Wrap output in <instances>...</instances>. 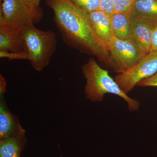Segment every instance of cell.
<instances>
[{"instance_id": "277c9868", "label": "cell", "mask_w": 157, "mask_h": 157, "mask_svg": "<svg viewBox=\"0 0 157 157\" xmlns=\"http://www.w3.org/2000/svg\"><path fill=\"white\" fill-rule=\"evenodd\" d=\"M43 15L40 7H32L23 0H1L0 29L21 30L26 25L39 22Z\"/></svg>"}, {"instance_id": "ac0fdd59", "label": "cell", "mask_w": 157, "mask_h": 157, "mask_svg": "<svg viewBox=\"0 0 157 157\" xmlns=\"http://www.w3.org/2000/svg\"><path fill=\"white\" fill-rule=\"evenodd\" d=\"M140 86H156L157 87V72L152 76L141 80L137 83Z\"/></svg>"}, {"instance_id": "7c38bea8", "label": "cell", "mask_w": 157, "mask_h": 157, "mask_svg": "<svg viewBox=\"0 0 157 157\" xmlns=\"http://www.w3.org/2000/svg\"><path fill=\"white\" fill-rule=\"evenodd\" d=\"M21 30H9L0 29V52H26Z\"/></svg>"}, {"instance_id": "3957f363", "label": "cell", "mask_w": 157, "mask_h": 157, "mask_svg": "<svg viewBox=\"0 0 157 157\" xmlns=\"http://www.w3.org/2000/svg\"><path fill=\"white\" fill-rule=\"evenodd\" d=\"M21 33L32 67L37 71H42L48 66L56 50L55 33L39 30L33 23L24 26Z\"/></svg>"}, {"instance_id": "8992f818", "label": "cell", "mask_w": 157, "mask_h": 157, "mask_svg": "<svg viewBox=\"0 0 157 157\" xmlns=\"http://www.w3.org/2000/svg\"><path fill=\"white\" fill-rule=\"evenodd\" d=\"M157 72V51H155L150 52L131 69L116 76L114 80L127 94L138 82Z\"/></svg>"}, {"instance_id": "7a4b0ae2", "label": "cell", "mask_w": 157, "mask_h": 157, "mask_svg": "<svg viewBox=\"0 0 157 157\" xmlns=\"http://www.w3.org/2000/svg\"><path fill=\"white\" fill-rule=\"evenodd\" d=\"M86 79L85 94L87 99L93 102H101L107 94L116 95L122 98L131 111L137 110L140 103L129 97L121 89L115 80L109 76L108 71L101 68L94 59H90L82 67Z\"/></svg>"}, {"instance_id": "8fae6325", "label": "cell", "mask_w": 157, "mask_h": 157, "mask_svg": "<svg viewBox=\"0 0 157 157\" xmlns=\"http://www.w3.org/2000/svg\"><path fill=\"white\" fill-rule=\"evenodd\" d=\"M26 143L25 131L0 139V157H21Z\"/></svg>"}, {"instance_id": "d6986e66", "label": "cell", "mask_w": 157, "mask_h": 157, "mask_svg": "<svg viewBox=\"0 0 157 157\" xmlns=\"http://www.w3.org/2000/svg\"><path fill=\"white\" fill-rule=\"evenodd\" d=\"M157 51V26L154 29L152 35L150 52Z\"/></svg>"}, {"instance_id": "2e32d148", "label": "cell", "mask_w": 157, "mask_h": 157, "mask_svg": "<svg viewBox=\"0 0 157 157\" xmlns=\"http://www.w3.org/2000/svg\"><path fill=\"white\" fill-rule=\"evenodd\" d=\"M111 17L115 13L114 0H100V10Z\"/></svg>"}, {"instance_id": "7402d4cb", "label": "cell", "mask_w": 157, "mask_h": 157, "mask_svg": "<svg viewBox=\"0 0 157 157\" xmlns=\"http://www.w3.org/2000/svg\"></svg>"}, {"instance_id": "4fadbf2b", "label": "cell", "mask_w": 157, "mask_h": 157, "mask_svg": "<svg viewBox=\"0 0 157 157\" xmlns=\"http://www.w3.org/2000/svg\"><path fill=\"white\" fill-rule=\"evenodd\" d=\"M110 17L114 37L120 40H132V28L131 17L120 13H114Z\"/></svg>"}, {"instance_id": "9a60e30c", "label": "cell", "mask_w": 157, "mask_h": 157, "mask_svg": "<svg viewBox=\"0 0 157 157\" xmlns=\"http://www.w3.org/2000/svg\"><path fill=\"white\" fill-rule=\"evenodd\" d=\"M134 0H114L115 13H122L131 17Z\"/></svg>"}, {"instance_id": "44dd1931", "label": "cell", "mask_w": 157, "mask_h": 157, "mask_svg": "<svg viewBox=\"0 0 157 157\" xmlns=\"http://www.w3.org/2000/svg\"><path fill=\"white\" fill-rule=\"evenodd\" d=\"M134 1H136V0H134Z\"/></svg>"}, {"instance_id": "e0dca14e", "label": "cell", "mask_w": 157, "mask_h": 157, "mask_svg": "<svg viewBox=\"0 0 157 157\" xmlns=\"http://www.w3.org/2000/svg\"><path fill=\"white\" fill-rule=\"evenodd\" d=\"M0 57L6 58L9 60L13 59H29L27 52H0Z\"/></svg>"}, {"instance_id": "52a82bcc", "label": "cell", "mask_w": 157, "mask_h": 157, "mask_svg": "<svg viewBox=\"0 0 157 157\" xmlns=\"http://www.w3.org/2000/svg\"><path fill=\"white\" fill-rule=\"evenodd\" d=\"M87 15L96 35L109 49V44L114 38L111 17L101 10L87 13Z\"/></svg>"}, {"instance_id": "ba28073f", "label": "cell", "mask_w": 157, "mask_h": 157, "mask_svg": "<svg viewBox=\"0 0 157 157\" xmlns=\"http://www.w3.org/2000/svg\"><path fill=\"white\" fill-rule=\"evenodd\" d=\"M6 92L0 91V139L25 131L19 119L7 107L4 97Z\"/></svg>"}, {"instance_id": "5bb4252c", "label": "cell", "mask_w": 157, "mask_h": 157, "mask_svg": "<svg viewBox=\"0 0 157 157\" xmlns=\"http://www.w3.org/2000/svg\"><path fill=\"white\" fill-rule=\"evenodd\" d=\"M86 13L100 10V0H70Z\"/></svg>"}, {"instance_id": "9c48e42d", "label": "cell", "mask_w": 157, "mask_h": 157, "mask_svg": "<svg viewBox=\"0 0 157 157\" xmlns=\"http://www.w3.org/2000/svg\"><path fill=\"white\" fill-rule=\"evenodd\" d=\"M131 20L132 28L131 40L146 55L150 52L152 35L155 27L139 20L132 18Z\"/></svg>"}, {"instance_id": "5b68a950", "label": "cell", "mask_w": 157, "mask_h": 157, "mask_svg": "<svg viewBox=\"0 0 157 157\" xmlns=\"http://www.w3.org/2000/svg\"><path fill=\"white\" fill-rule=\"evenodd\" d=\"M109 67L122 73L138 63L145 56L132 40H123L114 37L109 45Z\"/></svg>"}, {"instance_id": "30bf717a", "label": "cell", "mask_w": 157, "mask_h": 157, "mask_svg": "<svg viewBox=\"0 0 157 157\" xmlns=\"http://www.w3.org/2000/svg\"><path fill=\"white\" fill-rule=\"evenodd\" d=\"M130 17L155 27L157 26V0H136L133 4Z\"/></svg>"}, {"instance_id": "ffe728a7", "label": "cell", "mask_w": 157, "mask_h": 157, "mask_svg": "<svg viewBox=\"0 0 157 157\" xmlns=\"http://www.w3.org/2000/svg\"><path fill=\"white\" fill-rule=\"evenodd\" d=\"M29 6L34 7H39L41 0H23Z\"/></svg>"}, {"instance_id": "6da1fadb", "label": "cell", "mask_w": 157, "mask_h": 157, "mask_svg": "<svg viewBox=\"0 0 157 157\" xmlns=\"http://www.w3.org/2000/svg\"><path fill=\"white\" fill-rule=\"evenodd\" d=\"M54 21L68 45L92 55L109 66V49L96 35L87 13L70 0H47Z\"/></svg>"}]
</instances>
